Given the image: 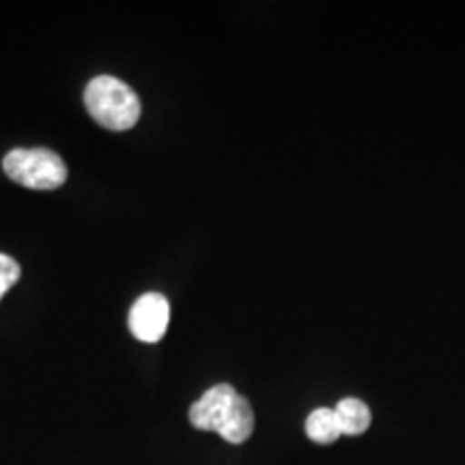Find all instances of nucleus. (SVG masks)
Here are the masks:
<instances>
[{"instance_id": "1", "label": "nucleus", "mask_w": 465, "mask_h": 465, "mask_svg": "<svg viewBox=\"0 0 465 465\" xmlns=\"http://www.w3.org/2000/svg\"><path fill=\"white\" fill-rule=\"evenodd\" d=\"M190 422L199 431H213L229 444H243L254 431L248 399L229 383H218L190 407Z\"/></svg>"}, {"instance_id": "2", "label": "nucleus", "mask_w": 465, "mask_h": 465, "mask_svg": "<svg viewBox=\"0 0 465 465\" xmlns=\"http://www.w3.org/2000/svg\"><path fill=\"white\" fill-rule=\"evenodd\" d=\"M84 106L102 127L113 132L132 130L141 119L136 91L114 75H97L84 91Z\"/></svg>"}, {"instance_id": "3", "label": "nucleus", "mask_w": 465, "mask_h": 465, "mask_svg": "<svg viewBox=\"0 0 465 465\" xmlns=\"http://www.w3.org/2000/svg\"><path fill=\"white\" fill-rule=\"evenodd\" d=\"M11 182L31 190H56L67 182V164L50 149H14L3 160Z\"/></svg>"}, {"instance_id": "4", "label": "nucleus", "mask_w": 465, "mask_h": 465, "mask_svg": "<svg viewBox=\"0 0 465 465\" xmlns=\"http://www.w3.org/2000/svg\"><path fill=\"white\" fill-rule=\"evenodd\" d=\"M171 322V304L162 293H144L130 308V332L143 342H158Z\"/></svg>"}, {"instance_id": "5", "label": "nucleus", "mask_w": 465, "mask_h": 465, "mask_svg": "<svg viewBox=\"0 0 465 465\" xmlns=\"http://www.w3.org/2000/svg\"><path fill=\"white\" fill-rule=\"evenodd\" d=\"M342 435H360L371 427V410L360 399H342L334 407Z\"/></svg>"}, {"instance_id": "6", "label": "nucleus", "mask_w": 465, "mask_h": 465, "mask_svg": "<svg viewBox=\"0 0 465 465\" xmlns=\"http://www.w3.org/2000/svg\"><path fill=\"white\" fill-rule=\"evenodd\" d=\"M306 435L317 444H332L341 438V427L336 420L334 407H317L306 418Z\"/></svg>"}, {"instance_id": "7", "label": "nucleus", "mask_w": 465, "mask_h": 465, "mask_svg": "<svg viewBox=\"0 0 465 465\" xmlns=\"http://www.w3.org/2000/svg\"><path fill=\"white\" fill-rule=\"evenodd\" d=\"M17 281H20V263L9 254L0 252V300Z\"/></svg>"}]
</instances>
